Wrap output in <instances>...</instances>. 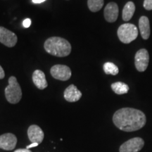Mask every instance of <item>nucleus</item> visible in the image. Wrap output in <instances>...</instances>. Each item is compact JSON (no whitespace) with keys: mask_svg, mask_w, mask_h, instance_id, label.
I'll return each instance as SVG.
<instances>
[{"mask_svg":"<svg viewBox=\"0 0 152 152\" xmlns=\"http://www.w3.org/2000/svg\"><path fill=\"white\" fill-rule=\"evenodd\" d=\"M114 125L125 132H134L143 128L147 122L146 115L140 110L123 108L115 112L113 116Z\"/></svg>","mask_w":152,"mask_h":152,"instance_id":"1","label":"nucleus"},{"mask_svg":"<svg viewBox=\"0 0 152 152\" xmlns=\"http://www.w3.org/2000/svg\"><path fill=\"white\" fill-rule=\"evenodd\" d=\"M48 54L58 57L67 56L71 52V45L69 42L59 37H49L44 45Z\"/></svg>","mask_w":152,"mask_h":152,"instance_id":"2","label":"nucleus"},{"mask_svg":"<svg viewBox=\"0 0 152 152\" xmlns=\"http://www.w3.org/2000/svg\"><path fill=\"white\" fill-rule=\"evenodd\" d=\"M5 96L9 103H18L22 98V90L16 77L11 76L9 79V85L5 88Z\"/></svg>","mask_w":152,"mask_h":152,"instance_id":"3","label":"nucleus"},{"mask_svg":"<svg viewBox=\"0 0 152 152\" xmlns=\"http://www.w3.org/2000/svg\"><path fill=\"white\" fill-rule=\"evenodd\" d=\"M117 34L121 42L124 44H129L137 39L138 29L132 23H125L120 26Z\"/></svg>","mask_w":152,"mask_h":152,"instance_id":"4","label":"nucleus"},{"mask_svg":"<svg viewBox=\"0 0 152 152\" xmlns=\"http://www.w3.org/2000/svg\"><path fill=\"white\" fill-rule=\"evenodd\" d=\"M51 75L54 78L61 81H66L71 78L72 73L68 66L65 65H55L51 68Z\"/></svg>","mask_w":152,"mask_h":152,"instance_id":"5","label":"nucleus"},{"mask_svg":"<svg viewBox=\"0 0 152 152\" xmlns=\"http://www.w3.org/2000/svg\"><path fill=\"white\" fill-rule=\"evenodd\" d=\"M144 146V141L142 138L134 137L123 143L120 147V152H138Z\"/></svg>","mask_w":152,"mask_h":152,"instance_id":"6","label":"nucleus"},{"mask_svg":"<svg viewBox=\"0 0 152 152\" xmlns=\"http://www.w3.org/2000/svg\"><path fill=\"white\" fill-rule=\"evenodd\" d=\"M149 62V54L146 49L137 51L134 57V64L139 72H144L147 70Z\"/></svg>","mask_w":152,"mask_h":152,"instance_id":"7","label":"nucleus"},{"mask_svg":"<svg viewBox=\"0 0 152 152\" xmlns=\"http://www.w3.org/2000/svg\"><path fill=\"white\" fill-rule=\"evenodd\" d=\"M17 41L16 34L7 28L0 27V42L8 47H13L16 45Z\"/></svg>","mask_w":152,"mask_h":152,"instance_id":"8","label":"nucleus"},{"mask_svg":"<svg viewBox=\"0 0 152 152\" xmlns=\"http://www.w3.org/2000/svg\"><path fill=\"white\" fill-rule=\"evenodd\" d=\"M17 138L12 133H5L0 135V149L11 151L16 147Z\"/></svg>","mask_w":152,"mask_h":152,"instance_id":"9","label":"nucleus"},{"mask_svg":"<svg viewBox=\"0 0 152 152\" xmlns=\"http://www.w3.org/2000/svg\"><path fill=\"white\" fill-rule=\"evenodd\" d=\"M118 6L115 2H110L106 6L104 9V18L109 23H114L118 17Z\"/></svg>","mask_w":152,"mask_h":152,"instance_id":"10","label":"nucleus"},{"mask_svg":"<svg viewBox=\"0 0 152 152\" xmlns=\"http://www.w3.org/2000/svg\"><path fill=\"white\" fill-rule=\"evenodd\" d=\"M28 137L32 143L40 144L43 141L44 132L42 129L37 125H32L28 128Z\"/></svg>","mask_w":152,"mask_h":152,"instance_id":"11","label":"nucleus"},{"mask_svg":"<svg viewBox=\"0 0 152 152\" xmlns=\"http://www.w3.org/2000/svg\"><path fill=\"white\" fill-rule=\"evenodd\" d=\"M64 99L68 102H75L80 100L82 93L74 85H69L64 91Z\"/></svg>","mask_w":152,"mask_h":152,"instance_id":"12","label":"nucleus"},{"mask_svg":"<svg viewBox=\"0 0 152 152\" xmlns=\"http://www.w3.org/2000/svg\"><path fill=\"white\" fill-rule=\"evenodd\" d=\"M33 81L36 87L39 90H44L47 87V82L45 74L40 70H36L33 74Z\"/></svg>","mask_w":152,"mask_h":152,"instance_id":"13","label":"nucleus"},{"mask_svg":"<svg viewBox=\"0 0 152 152\" xmlns=\"http://www.w3.org/2000/svg\"><path fill=\"white\" fill-rule=\"evenodd\" d=\"M139 29L142 38L148 39L150 37V23L147 16H142L139 20Z\"/></svg>","mask_w":152,"mask_h":152,"instance_id":"14","label":"nucleus"},{"mask_svg":"<svg viewBox=\"0 0 152 152\" xmlns=\"http://www.w3.org/2000/svg\"><path fill=\"white\" fill-rule=\"evenodd\" d=\"M135 11V5L132 1H128L125 5L124 8L123 9V19L125 21L130 20Z\"/></svg>","mask_w":152,"mask_h":152,"instance_id":"15","label":"nucleus"},{"mask_svg":"<svg viewBox=\"0 0 152 152\" xmlns=\"http://www.w3.org/2000/svg\"><path fill=\"white\" fill-rule=\"evenodd\" d=\"M111 89L115 94L121 95L128 92L129 86L122 82H116L111 85Z\"/></svg>","mask_w":152,"mask_h":152,"instance_id":"16","label":"nucleus"},{"mask_svg":"<svg viewBox=\"0 0 152 152\" xmlns=\"http://www.w3.org/2000/svg\"><path fill=\"white\" fill-rule=\"evenodd\" d=\"M104 3V0H88L87 6H88V8L91 11L97 12L103 7Z\"/></svg>","mask_w":152,"mask_h":152,"instance_id":"17","label":"nucleus"},{"mask_svg":"<svg viewBox=\"0 0 152 152\" xmlns=\"http://www.w3.org/2000/svg\"><path fill=\"white\" fill-rule=\"evenodd\" d=\"M104 71L106 75H116L119 73V69L117 66H115L112 62H106L104 64Z\"/></svg>","mask_w":152,"mask_h":152,"instance_id":"18","label":"nucleus"},{"mask_svg":"<svg viewBox=\"0 0 152 152\" xmlns=\"http://www.w3.org/2000/svg\"><path fill=\"white\" fill-rule=\"evenodd\" d=\"M143 6L146 10H152V0H144Z\"/></svg>","mask_w":152,"mask_h":152,"instance_id":"19","label":"nucleus"},{"mask_svg":"<svg viewBox=\"0 0 152 152\" xmlns=\"http://www.w3.org/2000/svg\"><path fill=\"white\" fill-rule=\"evenodd\" d=\"M31 25V20L30 18H26L23 21V26L24 28H29Z\"/></svg>","mask_w":152,"mask_h":152,"instance_id":"20","label":"nucleus"},{"mask_svg":"<svg viewBox=\"0 0 152 152\" xmlns=\"http://www.w3.org/2000/svg\"><path fill=\"white\" fill-rule=\"evenodd\" d=\"M4 76H5L4 71V69L2 68V67L0 66V79H3L4 77Z\"/></svg>","mask_w":152,"mask_h":152,"instance_id":"21","label":"nucleus"},{"mask_svg":"<svg viewBox=\"0 0 152 152\" xmlns=\"http://www.w3.org/2000/svg\"><path fill=\"white\" fill-rule=\"evenodd\" d=\"M38 144H37V143H32L31 144H30V145L27 146V147H26V149H30V148H33V147H37Z\"/></svg>","mask_w":152,"mask_h":152,"instance_id":"22","label":"nucleus"},{"mask_svg":"<svg viewBox=\"0 0 152 152\" xmlns=\"http://www.w3.org/2000/svg\"><path fill=\"white\" fill-rule=\"evenodd\" d=\"M14 152H32V151H30L29 149H16Z\"/></svg>","mask_w":152,"mask_h":152,"instance_id":"23","label":"nucleus"},{"mask_svg":"<svg viewBox=\"0 0 152 152\" xmlns=\"http://www.w3.org/2000/svg\"><path fill=\"white\" fill-rule=\"evenodd\" d=\"M32 1H33V4H41L46 1V0H32Z\"/></svg>","mask_w":152,"mask_h":152,"instance_id":"24","label":"nucleus"}]
</instances>
